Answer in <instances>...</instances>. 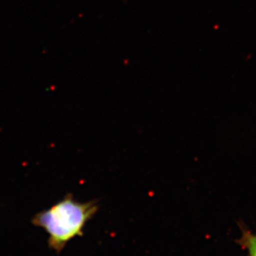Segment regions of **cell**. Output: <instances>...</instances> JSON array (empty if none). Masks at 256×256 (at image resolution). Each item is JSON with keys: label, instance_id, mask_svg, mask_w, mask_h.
<instances>
[{"label": "cell", "instance_id": "1", "mask_svg": "<svg viewBox=\"0 0 256 256\" xmlns=\"http://www.w3.org/2000/svg\"><path fill=\"white\" fill-rule=\"evenodd\" d=\"M98 209L96 200L80 202L69 193L48 209L34 214L31 223L44 230L48 248L60 254L72 240L84 234L86 224Z\"/></svg>", "mask_w": 256, "mask_h": 256}, {"label": "cell", "instance_id": "2", "mask_svg": "<svg viewBox=\"0 0 256 256\" xmlns=\"http://www.w3.org/2000/svg\"><path fill=\"white\" fill-rule=\"evenodd\" d=\"M242 242L244 246L248 250L250 256H256V234L247 233L243 237Z\"/></svg>", "mask_w": 256, "mask_h": 256}]
</instances>
